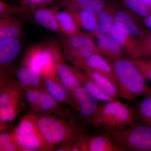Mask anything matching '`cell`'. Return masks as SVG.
<instances>
[{
	"label": "cell",
	"instance_id": "1",
	"mask_svg": "<svg viewBox=\"0 0 151 151\" xmlns=\"http://www.w3.org/2000/svg\"><path fill=\"white\" fill-rule=\"evenodd\" d=\"M31 114L44 138L53 150L59 145L57 151L73 150L78 137L85 132L72 115L64 117Z\"/></svg>",
	"mask_w": 151,
	"mask_h": 151
},
{
	"label": "cell",
	"instance_id": "2",
	"mask_svg": "<svg viewBox=\"0 0 151 151\" xmlns=\"http://www.w3.org/2000/svg\"><path fill=\"white\" fill-rule=\"evenodd\" d=\"M111 62L122 98L131 100L151 95L147 80L133 59L124 57Z\"/></svg>",
	"mask_w": 151,
	"mask_h": 151
},
{
	"label": "cell",
	"instance_id": "3",
	"mask_svg": "<svg viewBox=\"0 0 151 151\" xmlns=\"http://www.w3.org/2000/svg\"><path fill=\"white\" fill-rule=\"evenodd\" d=\"M135 120L134 109L116 100L98 105L89 124L103 132L124 129Z\"/></svg>",
	"mask_w": 151,
	"mask_h": 151
},
{
	"label": "cell",
	"instance_id": "4",
	"mask_svg": "<svg viewBox=\"0 0 151 151\" xmlns=\"http://www.w3.org/2000/svg\"><path fill=\"white\" fill-rule=\"evenodd\" d=\"M0 131L8 129L25 106V91L12 75L0 76Z\"/></svg>",
	"mask_w": 151,
	"mask_h": 151
},
{
	"label": "cell",
	"instance_id": "5",
	"mask_svg": "<svg viewBox=\"0 0 151 151\" xmlns=\"http://www.w3.org/2000/svg\"><path fill=\"white\" fill-rule=\"evenodd\" d=\"M124 151H151V125L139 121L122 129L101 132Z\"/></svg>",
	"mask_w": 151,
	"mask_h": 151
},
{
	"label": "cell",
	"instance_id": "6",
	"mask_svg": "<svg viewBox=\"0 0 151 151\" xmlns=\"http://www.w3.org/2000/svg\"><path fill=\"white\" fill-rule=\"evenodd\" d=\"M63 56L57 44L46 42L30 48L26 52L22 64L40 72L41 76L56 71V64Z\"/></svg>",
	"mask_w": 151,
	"mask_h": 151
},
{
	"label": "cell",
	"instance_id": "7",
	"mask_svg": "<svg viewBox=\"0 0 151 151\" xmlns=\"http://www.w3.org/2000/svg\"><path fill=\"white\" fill-rule=\"evenodd\" d=\"M12 132L21 151L53 150L44 138L31 114L24 117Z\"/></svg>",
	"mask_w": 151,
	"mask_h": 151
},
{
	"label": "cell",
	"instance_id": "8",
	"mask_svg": "<svg viewBox=\"0 0 151 151\" xmlns=\"http://www.w3.org/2000/svg\"><path fill=\"white\" fill-rule=\"evenodd\" d=\"M73 151H124L107 135H89L85 132L78 137Z\"/></svg>",
	"mask_w": 151,
	"mask_h": 151
},
{
	"label": "cell",
	"instance_id": "9",
	"mask_svg": "<svg viewBox=\"0 0 151 151\" xmlns=\"http://www.w3.org/2000/svg\"><path fill=\"white\" fill-rule=\"evenodd\" d=\"M70 93L71 106L81 120L89 124L98 107V100L83 86H80Z\"/></svg>",
	"mask_w": 151,
	"mask_h": 151
},
{
	"label": "cell",
	"instance_id": "10",
	"mask_svg": "<svg viewBox=\"0 0 151 151\" xmlns=\"http://www.w3.org/2000/svg\"><path fill=\"white\" fill-rule=\"evenodd\" d=\"M22 47L19 39L0 40V74L1 76L12 75L14 63Z\"/></svg>",
	"mask_w": 151,
	"mask_h": 151
},
{
	"label": "cell",
	"instance_id": "11",
	"mask_svg": "<svg viewBox=\"0 0 151 151\" xmlns=\"http://www.w3.org/2000/svg\"><path fill=\"white\" fill-rule=\"evenodd\" d=\"M114 26L122 32L138 39L142 35L146 28L124 8L122 2H117L114 19Z\"/></svg>",
	"mask_w": 151,
	"mask_h": 151
},
{
	"label": "cell",
	"instance_id": "12",
	"mask_svg": "<svg viewBox=\"0 0 151 151\" xmlns=\"http://www.w3.org/2000/svg\"><path fill=\"white\" fill-rule=\"evenodd\" d=\"M74 66L80 69L88 68L101 73L109 78L117 86L112 63L98 52L92 54L84 61L78 63Z\"/></svg>",
	"mask_w": 151,
	"mask_h": 151
},
{
	"label": "cell",
	"instance_id": "13",
	"mask_svg": "<svg viewBox=\"0 0 151 151\" xmlns=\"http://www.w3.org/2000/svg\"><path fill=\"white\" fill-rule=\"evenodd\" d=\"M60 8L55 6L35 10L32 12L29 18L44 28L63 36L56 19V14Z\"/></svg>",
	"mask_w": 151,
	"mask_h": 151
},
{
	"label": "cell",
	"instance_id": "14",
	"mask_svg": "<svg viewBox=\"0 0 151 151\" xmlns=\"http://www.w3.org/2000/svg\"><path fill=\"white\" fill-rule=\"evenodd\" d=\"M44 88L48 94L60 103L71 106L70 93L59 80L56 72L42 76Z\"/></svg>",
	"mask_w": 151,
	"mask_h": 151
},
{
	"label": "cell",
	"instance_id": "15",
	"mask_svg": "<svg viewBox=\"0 0 151 151\" xmlns=\"http://www.w3.org/2000/svg\"><path fill=\"white\" fill-rule=\"evenodd\" d=\"M94 39L98 53L110 61L125 57L126 53L122 45L111 35L100 36Z\"/></svg>",
	"mask_w": 151,
	"mask_h": 151
},
{
	"label": "cell",
	"instance_id": "16",
	"mask_svg": "<svg viewBox=\"0 0 151 151\" xmlns=\"http://www.w3.org/2000/svg\"><path fill=\"white\" fill-rule=\"evenodd\" d=\"M117 2L111 0L105 8L97 15V28L95 32L90 34L94 38L100 36L110 35L114 26V15Z\"/></svg>",
	"mask_w": 151,
	"mask_h": 151
},
{
	"label": "cell",
	"instance_id": "17",
	"mask_svg": "<svg viewBox=\"0 0 151 151\" xmlns=\"http://www.w3.org/2000/svg\"><path fill=\"white\" fill-rule=\"evenodd\" d=\"M64 105L50 96L44 88L40 102L32 113L64 117L72 115L69 110L64 108L63 106Z\"/></svg>",
	"mask_w": 151,
	"mask_h": 151
},
{
	"label": "cell",
	"instance_id": "18",
	"mask_svg": "<svg viewBox=\"0 0 151 151\" xmlns=\"http://www.w3.org/2000/svg\"><path fill=\"white\" fill-rule=\"evenodd\" d=\"M60 44L65 55L84 47H97L91 35L89 32H83L74 35L62 36Z\"/></svg>",
	"mask_w": 151,
	"mask_h": 151
},
{
	"label": "cell",
	"instance_id": "19",
	"mask_svg": "<svg viewBox=\"0 0 151 151\" xmlns=\"http://www.w3.org/2000/svg\"><path fill=\"white\" fill-rule=\"evenodd\" d=\"M111 0H61L60 7L63 10L84 11L97 15Z\"/></svg>",
	"mask_w": 151,
	"mask_h": 151
},
{
	"label": "cell",
	"instance_id": "20",
	"mask_svg": "<svg viewBox=\"0 0 151 151\" xmlns=\"http://www.w3.org/2000/svg\"><path fill=\"white\" fill-rule=\"evenodd\" d=\"M55 68L59 80L69 93L82 86L71 66H69L65 62L63 56L57 62Z\"/></svg>",
	"mask_w": 151,
	"mask_h": 151
},
{
	"label": "cell",
	"instance_id": "21",
	"mask_svg": "<svg viewBox=\"0 0 151 151\" xmlns=\"http://www.w3.org/2000/svg\"><path fill=\"white\" fill-rule=\"evenodd\" d=\"M81 69H82L85 74L109 97L115 100H118L122 98L118 87L108 77L88 68H84Z\"/></svg>",
	"mask_w": 151,
	"mask_h": 151
},
{
	"label": "cell",
	"instance_id": "22",
	"mask_svg": "<svg viewBox=\"0 0 151 151\" xmlns=\"http://www.w3.org/2000/svg\"><path fill=\"white\" fill-rule=\"evenodd\" d=\"M71 68L82 86L98 101L106 102L116 100L104 93L80 68L75 66H71Z\"/></svg>",
	"mask_w": 151,
	"mask_h": 151
},
{
	"label": "cell",
	"instance_id": "23",
	"mask_svg": "<svg viewBox=\"0 0 151 151\" xmlns=\"http://www.w3.org/2000/svg\"><path fill=\"white\" fill-rule=\"evenodd\" d=\"M22 29V22L17 18L11 16L0 18V40L18 38Z\"/></svg>",
	"mask_w": 151,
	"mask_h": 151
},
{
	"label": "cell",
	"instance_id": "24",
	"mask_svg": "<svg viewBox=\"0 0 151 151\" xmlns=\"http://www.w3.org/2000/svg\"><path fill=\"white\" fill-rule=\"evenodd\" d=\"M109 35L120 43L129 58H134L139 47V39L122 32L114 26Z\"/></svg>",
	"mask_w": 151,
	"mask_h": 151
},
{
	"label": "cell",
	"instance_id": "25",
	"mask_svg": "<svg viewBox=\"0 0 151 151\" xmlns=\"http://www.w3.org/2000/svg\"><path fill=\"white\" fill-rule=\"evenodd\" d=\"M67 11L73 18L74 21L80 28L92 34L97 28V15L84 11L64 10Z\"/></svg>",
	"mask_w": 151,
	"mask_h": 151
},
{
	"label": "cell",
	"instance_id": "26",
	"mask_svg": "<svg viewBox=\"0 0 151 151\" xmlns=\"http://www.w3.org/2000/svg\"><path fill=\"white\" fill-rule=\"evenodd\" d=\"M61 0H19V13L29 18L32 11L48 6H60Z\"/></svg>",
	"mask_w": 151,
	"mask_h": 151
},
{
	"label": "cell",
	"instance_id": "27",
	"mask_svg": "<svg viewBox=\"0 0 151 151\" xmlns=\"http://www.w3.org/2000/svg\"><path fill=\"white\" fill-rule=\"evenodd\" d=\"M56 19L63 36L74 35L83 32L67 11H59L56 14Z\"/></svg>",
	"mask_w": 151,
	"mask_h": 151
},
{
	"label": "cell",
	"instance_id": "28",
	"mask_svg": "<svg viewBox=\"0 0 151 151\" xmlns=\"http://www.w3.org/2000/svg\"><path fill=\"white\" fill-rule=\"evenodd\" d=\"M121 2L124 8L142 24L144 19L151 13V11L143 0H121Z\"/></svg>",
	"mask_w": 151,
	"mask_h": 151
},
{
	"label": "cell",
	"instance_id": "29",
	"mask_svg": "<svg viewBox=\"0 0 151 151\" xmlns=\"http://www.w3.org/2000/svg\"><path fill=\"white\" fill-rule=\"evenodd\" d=\"M136 120L151 125V94L145 97L134 109Z\"/></svg>",
	"mask_w": 151,
	"mask_h": 151
},
{
	"label": "cell",
	"instance_id": "30",
	"mask_svg": "<svg viewBox=\"0 0 151 151\" xmlns=\"http://www.w3.org/2000/svg\"><path fill=\"white\" fill-rule=\"evenodd\" d=\"M151 58V31L146 29L139 39V47L133 58Z\"/></svg>",
	"mask_w": 151,
	"mask_h": 151
},
{
	"label": "cell",
	"instance_id": "31",
	"mask_svg": "<svg viewBox=\"0 0 151 151\" xmlns=\"http://www.w3.org/2000/svg\"><path fill=\"white\" fill-rule=\"evenodd\" d=\"M44 89L41 87H32L24 90L26 102L32 112L40 102Z\"/></svg>",
	"mask_w": 151,
	"mask_h": 151
},
{
	"label": "cell",
	"instance_id": "32",
	"mask_svg": "<svg viewBox=\"0 0 151 151\" xmlns=\"http://www.w3.org/2000/svg\"><path fill=\"white\" fill-rule=\"evenodd\" d=\"M19 151V147L13 137L12 132H1L0 151Z\"/></svg>",
	"mask_w": 151,
	"mask_h": 151
},
{
	"label": "cell",
	"instance_id": "33",
	"mask_svg": "<svg viewBox=\"0 0 151 151\" xmlns=\"http://www.w3.org/2000/svg\"><path fill=\"white\" fill-rule=\"evenodd\" d=\"M14 74L18 83L24 90L32 87L28 68L22 64L14 71Z\"/></svg>",
	"mask_w": 151,
	"mask_h": 151
},
{
	"label": "cell",
	"instance_id": "34",
	"mask_svg": "<svg viewBox=\"0 0 151 151\" xmlns=\"http://www.w3.org/2000/svg\"><path fill=\"white\" fill-rule=\"evenodd\" d=\"M132 59L147 80L151 81V58L142 57Z\"/></svg>",
	"mask_w": 151,
	"mask_h": 151
},
{
	"label": "cell",
	"instance_id": "35",
	"mask_svg": "<svg viewBox=\"0 0 151 151\" xmlns=\"http://www.w3.org/2000/svg\"><path fill=\"white\" fill-rule=\"evenodd\" d=\"M19 13L18 6L9 4L4 0H0V18L9 17Z\"/></svg>",
	"mask_w": 151,
	"mask_h": 151
},
{
	"label": "cell",
	"instance_id": "36",
	"mask_svg": "<svg viewBox=\"0 0 151 151\" xmlns=\"http://www.w3.org/2000/svg\"><path fill=\"white\" fill-rule=\"evenodd\" d=\"M143 24L146 29L151 31V13L144 19Z\"/></svg>",
	"mask_w": 151,
	"mask_h": 151
},
{
	"label": "cell",
	"instance_id": "37",
	"mask_svg": "<svg viewBox=\"0 0 151 151\" xmlns=\"http://www.w3.org/2000/svg\"><path fill=\"white\" fill-rule=\"evenodd\" d=\"M143 1L151 11V0H143Z\"/></svg>",
	"mask_w": 151,
	"mask_h": 151
},
{
	"label": "cell",
	"instance_id": "38",
	"mask_svg": "<svg viewBox=\"0 0 151 151\" xmlns=\"http://www.w3.org/2000/svg\"><path fill=\"white\" fill-rule=\"evenodd\" d=\"M4 1H9V0H4Z\"/></svg>",
	"mask_w": 151,
	"mask_h": 151
}]
</instances>
